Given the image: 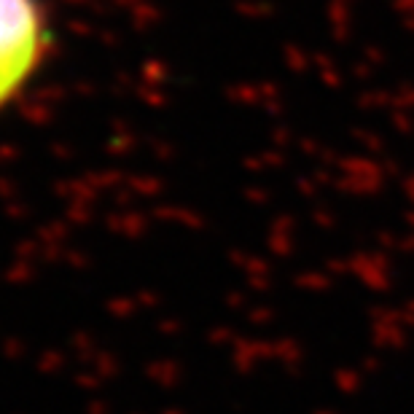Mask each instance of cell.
<instances>
[{
  "label": "cell",
  "instance_id": "6da1fadb",
  "mask_svg": "<svg viewBox=\"0 0 414 414\" xmlns=\"http://www.w3.org/2000/svg\"><path fill=\"white\" fill-rule=\"evenodd\" d=\"M49 49L41 0H0V110L38 73Z\"/></svg>",
  "mask_w": 414,
  "mask_h": 414
}]
</instances>
